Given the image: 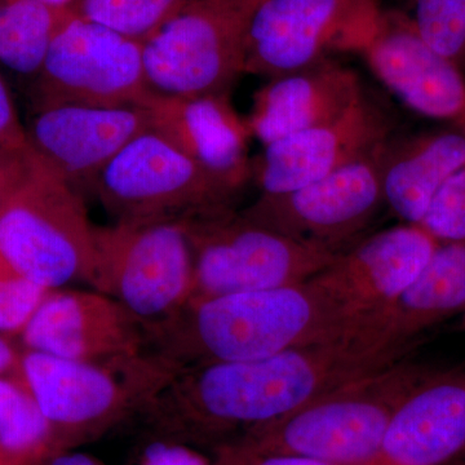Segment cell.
Returning a JSON list of instances; mask_svg holds the SVG:
<instances>
[{"label":"cell","instance_id":"6da1fadb","mask_svg":"<svg viewBox=\"0 0 465 465\" xmlns=\"http://www.w3.org/2000/svg\"><path fill=\"white\" fill-rule=\"evenodd\" d=\"M374 323L333 339L244 362L215 363L183 376L180 400L186 418L211 439L243 436L405 358Z\"/></svg>","mask_w":465,"mask_h":465},{"label":"cell","instance_id":"7a4b0ae2","mask_svg":"<svg viewBox=\"0 0 465 465\" xmlns=\"http://www.w3.org/2000/svg\"><path fill=\"white\" fill-rule=\"evenodd\" d=\"M365 321L347 316L312 282L189 300L146 324V351L179 369L262 360L287 349L333 341Z\"/></svg>","mask_w":465,"mask_h":465},{"label":"cell","instance_id":"3957f363","mask_svg":"<svg viewBox=\"0 0 465 465\" xmlns=\"http://www.w3.org/2000/svg\"><path fill=\"white\" fill-rule=\"evenodd\" d=\"M430 370L402 358L228 445L256 457L296 455L330 465H372L397 407Z\"/></svg>","mask_w":465,"mask_h":465},{"label":"cell","instance_id":"277c9868","mask_svg":"<svg viewBox=\"0 0 465 465\" xmlns=\"http://www.w3.org/2000/svg\"><path fill=\"white\" fill-rule=\"evenodd\" d=\"M18 371L65 452L143 414L182 369L149 351L75 361L24 349Z\"/></svg>","mask_w":465,"mask_h":465},{"label":"cell","instance_id":"5b68a950","mask_svg":"<svg viewBox=\"0 0 465 465\" xmlns=\"http://www.w3.org/2000/svg\"><path fill=\"white\" fill-rule=\"evenodd\" d=\"M180 220L192 251L189 300L307 282L338 255L258 224L234 206L207 208Z\"/></svg>","mask_w":465,"mask_h":465},{"label":"cell","instance_id":"8992f818","mask_svg":"<svg viewBox=\"0 0 465 465\" xmlns=\"http://www.w3.org/2000/svg\"><path fill=\"white\" fill-rule=\"evenodd\" d=\"M94 226L81 193L36 159L0 210V253L18 273L47 290L88 284Z\"/></svg>","mask_w":465,"mask_h":465},{"label":"cell","instance_id":"52a82bcc","mask_svg":"<svg viewBox=\"0 0 465 465\" xmlns=\"http://www.w3.org/2000/svg\"><path fill=\"white\" fill-rule=\"evenodd\" d=\"M260 0H198L143 43L153 92L229 96L244 74L247 34Z\"/></svg>","mask_w":465,"mask_h":465},{"label":"cell","instance_id":"ba28073f","mask_svg":"<svg viewBox=\"0 0 465 465\" xmlns=\"http://www.w3.org/2000/svg\"><path fill=\"white\" fill-rule=\"evenodd\" d=\"M91 289L116 300L143 323L189 302L193 259L182 220L94 226Z\"/></svg>","mask_w":465,"mask_h":465},{"label":"cell","instance_id":"9c48e42d","mask_svg":"<svg viewBox=\"0 0 465 465\" xmlns=\"http://www.w3.org/2000/svg\"><path fill=\"white\" fill-rule=\"evenodd\" d=\"M30 82L33 114L60 105L146 108L155 94L146 79L143 43L76 14L54 36Z\"/></svg>","mask_w":465,"mask_h":465},{"label":"cell","instance_id":"30bf717a","mask_svg":"<svg viewBox=\"0 0 465 465\" xmlns=\"http://www.w3.org/2000/svg\"><path fill=\"white\" fill-rule=\"evenodd\" d=\"M92 193L114 223L180 220L238 194L149 130L124 146L97 177Z\"/></svg>","mask_w":465,"mask_h":465},{"label":"cell","instance_id":"8fae6325","mask_svg":"<svg viewBox=\"0 0 465 465\" xmlns=\"http://www.w3.org/2000/svg\"><path fill=\"white\" fill-rule=\"evenodd\" d=\"M378 0H260L246 43L244 73L273 79L362 54L381 21Z\"/></svg>","mask_w":465,"mask_h":465},{"label":"cell","instance_id":"7c38bea8","mask_svg":"<svg viewBox=\"0 0 465 465\" xmlns=\"http://www.w3.org/2000/svg\"><path fill=\"white\" fill-rule=\"evenodd\" d=\"M385 143L369 157L282 194H260L243 211L273 231L339 253L365 237L381 207Z\"/></svg>","mask_w":465,"mask_h":465},{"label":"cell","instance_id":"4fadbf2b","mask_svg":"<svg viewBox=\"0 0 465 465\" xmlns=\"http://www.w3.org/2000/svg\"><path fill=\"white\" fill-rule=\"evenodd\" d=\"M439 243L423 226H391L342 250L311 281L347 316L371 320L414 282Z\"/></svg>","mask_w":465,"mask_h":465},{"label":"cell","instance_id":"5bb4252c","mask_svg":"<svg viewBox=\"0 0 465 465\" xmlns=\"http://www.w3.org/2000/svg\"><path fill=\"white\" fill-rule=\"evenodd\" d=\"M394 124L367 94L335 121L268 143L253 159L260 194H282L369 157L393 137Z\"/></svg>","mask_w":465,"mask_h":465},{"label":"cell","instance_id":"9a60e30c","mask_svg":"<svg viewBox=\"0 0 465 465\" xmlns=\"http://www.w3.org/2000/svg\"><path fill=\"white\" fill-rule=\"evenodd\" d=\"M149 130V110L142 106L60 105L34 113L26 134L43 163L81 192L92 191L116 154Z\"/></svg>","mask_w":465,"mask_h":465},{"label":"cell","instance_id":"2e32d148","mask_svg":"<svg viewBox=\"0 0 465 465\" xmlns=\"http://www.w3.org/2000/svg\"><path fill=\"white\" fill-rule=\"evenodd\" d=\"M18 338L27 351L75 361L146 351L142 321L96 290H51Z\"/></svg>","mask_w":465,"mask_h":465},{"label":"cell","instance_id":"e0dca14e","mask_svg":"<svg viewBox=\"0 0 465 465\" xmlns=\"http://www.w3.org/2000/svg\"><path fill=\"white\" fill-rule=\"evenodd\" d=\"M361 54L376 78L410 109L430 118L465 119L463 76L425 45L412 18L382 11Z\"/></svg>","mask_w":465,"mask_h":465},{"label":"cell","instance_id":"ac0fdd59","mask_svg":"<svg viewBox=\"0 0 465 465\" xmlns=\"http://www.w3.org/2000/svg\"><path fill=\"white\" fill-rule=\"evenodd\" d=\"M152 130L240 195L253 179L249 125L229 96H166L149 101Z\"/></svg>","mask_w":465,"mask_h":465},{"label":"cell","instance_id":"d6986e66","mask_svg":"<svg viewBox=\"0 0 465 465\" xmlns=\"http://www.w3.org/2000/svg\"><path fill=\"white\" fill-rule=\"evenodd\" d=\"M465 451V370L432 369L397 407L372 465H446Z\"/></svg>","mask_w":465,"mask_h":465},{"label":"cell","instance_id":"ffe728a7","mask_svg":"<svg viewBox=\"0 0 465 465\" xmlns=\"http://www.w3.org/2000/svg\"><path fill=\"white\" fill-rule=\"evenodd\" d=\"M360 75L333 60L269 79L253 96L247 118L262 146L329 124L365 97Z\"/></svg>","mask_w":465,"mask_h":465},{"label":"cell","instance_id":"44dd1931","mask_svg":"<svg viewBox=\"0 0 465 465\" xmlns=\"http://www.w3.org/2000/svg\"><path fill=\"white\" fill-rule=\"evenodd\" d=\"M465 167V134L445 133L430 139L385 145L382 195L403 224L420 225L443 183Z\"/></svg>","mask_w":465,"mask_h":465},{"label":"cell","instance_id":"7402d4cb","mask_svg":"<svg viewBox=\"0 0 465 465\" xmlns=\"http://www.w3.org/2000/svg\"><path fill=\"white\" fill-rule=\"evenodd\" d=\"M464 311L465 241L440 242L414 282L375 318L388 338L412 347L421 332Z\"/></svg>","mask_w":465,"mask_h":465},{"label":"cell","instance_id":"603a6c76","mask_svg":"<svg viewBox=\"0 0 465 465\" xmlns=\"http://www.w3.org/2000/svg\"><path fill=\"white\" fill-rule=\"evenodd\" d=\"M61 452L20 371L0 375V465H45Z\"/></svg>","mask_w":465,"mask_h":465},{"label":"cell","instance_id":"cb8c5ba5","mask_svg":"<svg viewBox=\"0 0 465 465\" xmlns=\"http://www.w3.org/2000/svg\"><path fill=\"white\" fill-rule=\"evenodd\" d=\"M75 16L41 0H0V64L33 79L57 33Z\"/></svg>","mask_w":465,"mask_h":465},{"label":"cell","instance_id":"d4e9b609","mask_svg":"<svg viewBox=\"0 0 465 465\" xmlns=\"http://www.w3.org/2000/svg\"><path fill=\"white\" fill-rule=\"evenodd\" d=\"M198 0H79L72 9L134 41L145 42Z\"/></svg>","mask_w":465,"mask_h":465},{"label":"cell","instance_id":"484cf974","mask_svg":"<svg viewBox=\"0 0 465 465\" xmlns=\"http://www.w3.org/2000/svg\"><path fill=\"white\" fill-rule=\"evenodd\" d=\"M412 23L425 45L455 66L465 56V0H416Z\"/></svg>","mask_w":465,"mask_h":465},{"label":"cell","instance_id":"4316f807","mask_svg":"<svg viewBox=\"0 0 465 465\" xmlns=\"http://www.w3.org/2000/svg\"><path fill=\"white\" fill-rule=\"evenodd\" d=\"M50 291L18 273L0 253V333L20 336Z\"/></svg>","mask_w":465,"mask_h":465},{"label":"cell","instance_id":"83f0119b","mask_svg":"<svg viewBox=\"0 0 465 465\" xmlns=\"http://www.w3.org/2000/svg\"><path fill=\"white\" fill-rule=\"evenodd\" d=\"M420 226L439 242L465 241V167L443 183Z\"/></svg>","mask_w":465,"mask_h":465},{"label":"cell","instance_id":"f1b7e54d","mask_svg":"<svg viewBox=\"0 0 465 465\" xmlns=\"http://www.w3.org/2000/svg\"><path fill=\"white\" fill-rule=\"evenodd\" d=\"M38 155L32 149H14L0 146V210L25 182L35 166Z\"/></svg>","mask_w":465,"mask_h":465},{"label":"cell","instance_id":"f546056e","mask_svg":"<svg viewBox=\"0 0 465 465\" xmlns=\"http://www.w3.org/2000/svg\"><path fill=\"white\" fill-rule=\"evenodd\" d=\"M134 465H211L208 459L182 440L166 437L153 440L140 452Z\"/></svg>","mask_w":465,"mask_h":465},{"label":"cell","instance_id":"4dcf8cb0","mask_svg":"<svg viewBox=\"0 0 465 465\" xmlns=\"http://www.w3.org/2000/svg\"><path fill=\"white\" fill-rule=\"evenodd\" d=\"M0 146L14 149L29 146L26 127L21 124L11 92L2 74H0Z\"/></svg>","mask_w":465,"mask_h":465},{"label":"cell","instance_id":"1f68e13d","mask_svg":"<svg viewBox=\"0 0 465 465\" xmlns=\"http://www.w3.org/2000/svg\"><path fill=\"white\" fill-rule=\"evenodd\" d=\"M217 465H330L323 461L314 460L296 455H266L256 457L242 452L232 446L225 445L220 451V460Z\"/></svg>","mask_w":465,"mask_h":465},{"label":"cell","instance_id":"d6a6232c","mask_svg":"<svg viewBox=\"0 0 465 465\" xmlns=\"http://www.w3.org/2000/svg\"><path fill=\"white\" fill-rule=\"evenodd\" d=\"M21 353L12 341L11 336L0 333V375L12 374L18 371L20 367Z\"/></svg>","mask_w":465,"mask_h":465},{"label":"cell","instance_id":"836d02e7","mask_svg":"<svg viewBox=\"0 0 465 465\" xmlns=\"http://www.w3.org/2000/svg\"><path fill=\"white\" fill-rule=\"evenodd\" d=\"M45 465H103L97 459L82 452H61L50 459Z\"/></svg>","mask_w":465,"mask_h":465},{"label":"cell","instance_id":"e575fe53","mask_svg":"<svg viewBox=\"0 0 465 465\" xmlns=\"http://www.w3.org/2000/svg\"><path fill=\"white\" fill-rule=\"evenodd\" d=\"M41 2L48 5H54V7L72 8L79 0H41Z\"/></svg>","mask_w":465,"mask_h":465},{"label":"cell","instance_id":"d590c367","mask_svg":"<svg viewBox=\"0 0 465 465\" xmlns=\"http://www.w3.org/2000/svg\"><path fill=\"white\" fill-rule=\"evenodd\" d=\"M446 465H465V451L460 455V457L454 459V460L450 461V463Z\"/></svg>","mask_w":465,"mask_h":465},{"label":"cell","instance_id":"8d00e7d4","mask_svg":"<svg viewBox=\"0 0 465 465\" xmlns=\"http://www.w3.org/2000/svg\"><path fill=\"white\" fill-rule=\"evenodd\" d=\"M460 327H461V330H463V331H465V311L463 312V313H461Z\"/></svg>","mask_w":465,"mask_h":465}]
</instances>
